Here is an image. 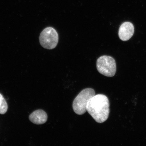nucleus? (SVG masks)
Listing matches in <instances>:
<instances>
[{
  "mask_svg": "<svg viewBox=\"0 0 146 146\" xmlns=\"http://www.w3.org/2000/svg\"><path fill=\"white\" fill-rule=\"evenodd\" d=\"M108 98L104 94L96 95L91 98L87 103V111L98 123L105 122L110 113Z\"/></svg>",
  "mask_w": 146,
  "mask_h": 146,
  "instance_id": "1",
  "label": "nucleus"
},
{
  "mask_svg": "<svg viewBox=\"0 0 146 146\" xmlns=\"http://www.w3.org/2000/svg\"><path fill=\"white\" fill-rule=\"evenodd\" d=\"M95 95V92L92 88L83 89L75 98L72 104L73 110L76 114L83 115L87 111V106L89 100Z\"/></svg>",
  "mask_w": 146,
  "mask_h": 146,
  "instance_id": "2",
  "label": "nucleus"
},
{
  "mask_svg": "<svg viewBox=\"0 0 146 146\" xmlns=\"http://www.w3.org/2000/svg\"><path fill=\"white\" fill-rule=\"evenodd\" d=\"M96 68L100 74L107 77H113L116 71L115 61L111 56H100L97 60Z\"/></svg>",
  "mask_w": 146,
  "mask_h": 146,
  "instance_id": "3",
  "label": "nucleus"
},
{
  "mask_svg": "<svg viewBox=\"0 0 146 146\" xmlns=\"http://www.w3.org/2000/svg\"><path fill=\"white\" fill-rule=\"evenodd\" d=\"M59 41L57 32L52 27L45 28L41 32L39 36L40 44L43 48L52 50L55 48Z\"/></svg>",
  "mask_w": 146,
  "mask_h": 146,
  "instance_id": "4",
  "label": "nucleus"
},
{
  "mask_svg": "<svg viewBox=\"0 0 146 146\" xmlns=\"http://www.w3.org/2000/svg\"><path fill=\"white\" fill-rule=\"evenodd\" d=\"M134 32V27L133 24L129 22H125L119 27V36L122 41H127L132 37Z\"/></svg>",
  "mask_w": 146,
  "mask_h": 146,
  "instance_id": "5",
  "label": "nucleus"
},
{
  "mask_svg": "<svg viewBox=\"0 0 146 146\" xmlns=\"http://www.w3.org/2000/svg\"><path fill=\"white\" fill-rule=\"evenodd\" d=\"M29 119L36 125H41L46 122L48 116L46 113L42 110L34 111L29 116Z\"/></svg>",
  "mask_w": 146,
  "mask_h": 146,
  "instance_id": "6",
  "label": "nucleus"
},
{
  "mask_svg": "<svg viewBox=\"0 0 146 146\" xmlns=\"http://www.w3.org/2000/svg\"><path fill=\"white\" fill-rule=\"evenodd\" d=\"M8 106L3 97L0 94V114H3L7 112Z\"/></svg>",
  "mask_w": 146,
  "mask_h": 146,
  "instance_id": "7",
  "label": "nucleus"
}]
</instances>
